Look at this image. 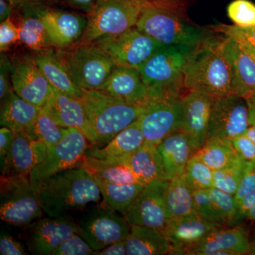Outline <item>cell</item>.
I'll return each mask as SVG.
<instances>
[{
	"mask_svg": "<svg viewBox=\"0 0 255 255\" xmlns=\"http://www.w3.org/2000/svg\"><path fill=\"white\" fill-rule=\"evenodd\" d=\"M101 191L93 174L81 165L51 176L42 184L39 199L44 214L58 217L98 202Z\"/></svg>",
	"mask_w": 255,
	"mask_h": 255,
	"instance_id": "6da1fadb",
	"label": "cell"
},
{
	"mask_svg": "<svg viewBox=\"0 0 255 255\" xmlns=\"http://www.w3.org/2000/svg\"><path fill=\"white\" fill-rule=\"evenodd\" d=\"M197 46L163 45L138 68L148 87L145 102L181 99L187 93L184 73Z\"/></svg>",
	"mask_w": 255,
	"mask_h": 255,
	"instance_id": "7a4b0ae2",
	"label": "cell"
},
{
	"mask_svg": "<svg viewBox=\"0 0 255 255\" xmlns=\"http://www.w3.org/2000/svg\"><path fill=\"white\" fill-rule=\"evenodd\" d=\"M186 90L201 92L214 99L232 93V72L221 39L206 38L196 47L184 73Z\"/></svg>",
	"mask_w": 255,
	"mask_h": 255,
	"instance_id": "3957f363",
	"label": "cell"
},
{
	"mask_svg": "<svg viewBox=\"0 0 255 255\" xmlns=\"http://www.w3.org/2000/svg\"><path fill=\"white\" fill-rule=\"evenodd\" d=\"M136 27L162 45L198 46L206 38L174 0H143Z\"/></svg>",
	"mask_w": 255,
	"mask_h": 255,
	"instance_id": "277c9868",
	"label": "cell"
},
{
	"mask_svg": "<svg viewBox=\"0 0 255 255\" xmlns=\"http://www.w3.org/2000/svg\"><path fill=\"white\" fill-rule=\"evenodd\" d=\"M80 100L98 147L107 145L119 132L138 120L145 109L144 104H128L102 90L83 91Z\"/></svg>",
	"mask_w": 255,
	"mask_h": 255,
	"instance_id": "5b68a950",
	"label": "cell"
},
{
	"mask_svg": "<svg viewBox=\"0 0 255 255\" xmlns=\"http://www.w3.org/2000/svg\"><path fill=\"white\" fill-rule=\"evenodd\" d=\"M143 0H96L87 14L86 29L77 44L94 43L136 26Z\"/></svg>",
	"mask_w": 255,
	"mask_h": 255,
	"instance_id": "8992f818",
	"label": "cell"
},
{
	"mask_svg": "<svg viewBox=\"0 0 255 255\" xmlns=\"http://www.w3.org/2000/svg\"><path fill=\"white\" fill-rule=\"evenodd\" d=\"M43 214L39 191L32 185L29 175L1 176V221L16 227L28 228Z\"/></svg>",
	"mask_w": 255,
	"mask_h": 255,
	"instance_id": "52a82bcc",
	"label": "cell"
},
{
	"mask_svg": "<svg viewBox=\"0 0 255 255\" xmlns=\"http://www.w3.org/2000/svg\"><path fill=\"white\" fill-rule=\"evenodd\" d=\"M82 91L101 90L117 65L95 43L76 44L60 53Z\"/></svg>",
	"mask_w": 255,
	"mask_h": 255,
	"instance_id": "ba28073f",
	"label": "cell"
},
{
	"mask_svg": "<svg viewBox=\"0 0 255 255\" xmlns=\"http://www.w3.org/2000/svg\"><path fill=\"white\" fill-rule=\"evenodd\" d=\"M87 140L78 128H65L60 141L47 147L46 158L30 173L33 187L39 191L43 182L51 176L80 165L88 149Z\"/></svg>",
	"mask_w": 255,
	"mask_h": 255,
	"instance_id": "9c48e42d",
	"label": "cell"
},
{
	"mask_svg": "<svg viewBox=\"0 0 255 255\" xmlns=\"http://www.w3.org/2000/svg\"><path fill=\"white\" fill-rule=\"evenodd\" d=\"M94 43L116 65L137 69L163 46L136 26L120 34L102 37Z\"/></svg>",
	"mask_w": 255,
	"mask_h": 255,
	"instance_id": "30bf717a",
	"label": "cell"
},
{
	"mask_svg": "<svg viewBox=\"0 0 255 255\" xmlns=\"http://www.w3.org/2000/svg\"><path fill=\"white\" fill-rule=\"evenodd\" d=\"M78 234L94 251L104 249L115 242L127 239L130 226L110 208H97L82 216Z\"/></svg>",
	"mask_w": 255,
	"mask_h": 255,
	"instance_id": "8fae6325",
	"label": "cell"
},
{
	"mask_svg": "<svg viewBox=\"0 0 255 255\" xmlns=\"http://www.w3.org/2000/svg\"><path fill=\"white\" fill-rule=\"evenodd\" d=\"M250 127L249 110L244 97L228 95L215 99L210 117L208 139L232 141Z\"/></svg>",
	"mask_w": 255,
	"mask_h": 255,
	"instance_id": "7c38bea8",
	"label": "cell"
},
{
	"mask_svg": "<svg viewBox=\"0 0 255 255\" xmlns=\"http://www.w3.org/2000/svg\"><path fill=\"white\" fill-rule=\"evenodd\" d=\"M182 99L144 103L145 111L137 121L145 143L157 146L165 137L180 130L183 117Z\"/></svg>",
	"mask_w": 255,
	"mask_h": 255,
	"instance_id": "4fadbf2b",
	"label": "cell"
},
{
	"mask_svg": "<svg viewBox=\"0 0 255 255\" xmlns=\"http://www.w3.org/2000/svg\"><path fill=\"white\" fill-rule=\"evenodd\" d=\"M169 181L148 183L124 216L130 226H147L163 232L170 218L165 202Z\"/></svg>",
	"mask_w": 255,
	"mask_h": 255,
	"instance_id": "5bb4252c",
	"label": "cell"
},
{
	"mask_svg": "<svg viewBox=\"0 0 255 255\" xmlns=\"http://www.w3.org/2000/svg\"><path fill=\"white\" fill-rule=\"evenodd\" d=\"M28 7L43 21L53 47L71 48L78 43L86 29L87 16L54 9L41 3Z\"/></svg>",
	"mask_w": 255,
	"mask_h": 255,
	"instance_id": "9a60e30c",
	"label": "cell"
},
{
	"mask_svg": "<svg viewBox=\"0 0 255 255\" xmlns=\"http://www.w3.org/2000/svg\"><path fill=\"white\" fill-rule=\"evenodd\" d=\"M13 89L23 100L43 107L48 102L53 87L38 68L33 55H23L12 61Z\"/></svg>",
	"mask_w": 255,
	"mask_h": 255,
	"instance_id": "2e32d148",
	"label": "cell"
},
{
	"mask_svg": "<svg viewBox=\"0 0 255 255\" xmlns=\"http://www.w3.org/2000/svg\"><path fill=\"white\" fill-rule=\"evenodd\" d=\"M28 249L33 255H52L68 238L78 233V224L66 215L39 219L28 227Z\"/></svg>",
	"mask_w": 255,
	"mask_h": 255,
	"instance_id": "e0dca14e",
	"label": "cell"
},
{
	"mask_svg": "<svg viewBox=\"0 0 255 255\" xmlns=\"http://www.w3.org/2000/svg\"><path fill=\"white\" fill-rule=\"evenodd\" d=\"M182 102L183 117L180 130L187 134L196 152L207 141L214 99L201 92L189 91L182 97Z\"/></svg>",
	"mask_w": 255,
	"mask_h": 255,
	"instance_id": "ac0fdd59",
	"label": "cell"
},
{
	"mask_svg": "<svg viewBox=\"0 0 255 255\" xmlns=\"http://www.w3.org/2000/svg\"><path fill=\"white\" fill-rule=\"evenodd\" d=\"M225 227L201 217L196 213L169 220L163 235L171 244L170 255H185L186 251L210 233Z\"/></svg>",
	"mask_w": 255,
	"mask_h": 255,
	"instance_id": "d6986e66",
	"label": "cell"
},
{
	"mask_svg": "<svg viewBox=\"0 0 255 255\" xmlns=\"http://www.w3.org/2000/svg\"><path fill=\"white\" fill-rule=\"evenodd\" d=\"M252 244L246 228L241 225L218 228L186 251L191 255L250 254Z\"/></svg>",
	"mask_w": 255,
	"mask_h": 255,
	"instance_id": "ffe728a7",
	"label": "cell"
},
{
	"mask_svg": "<svg viewBox=\"0 0 255 255\" xmlns=\"http://www.w3.org/2000/svg\"><path fill=\"white\" fill-rule=\"evenodd\" d=\"M46 154L47 146L44 142L32 137L25 130H16L11 153L1 174L29 175L44 160Z\"/></svg>",
	"mask_w": 255,
	"mask_h": 255,
	"instance_id": "44dd1931",
	"label": "cell"
},
{
	"mask_svg": "<svg viewBox=\"0 0 255 255\" xmlns=\"http://www.w3.org/2000/svg\"><path fill=\"white\" fill-rule=\"evenodd\" d=\"M57 123L63 128H76L83 132L92 145H97L85 108L80 99L72 97L53 88L48 102L43 106Z\"/></svg>",
	"mask_w": 255,
	"mask_h": 255,
	"instance_id": "7402d4cb",
	"label": "cell"
},
{
	"mask_svg": "<svg viewBox=\"0 0 255 255\" xmlns=\"http://www.w3.org/2000/svg\"><path fill=\"white\" fill-rule=\"evenodd\" d=\"M232 72V93L246 98L255 93V60L233 38L221 39Z\"/></svg>",
	"mask_w": 255,
	"mask_h": 255,
	"instance_id": "603a6c76",
	"label": "cell"
},
{
	"mask_svg": "<svg viewBox=\"0 0 255 255\" xmlns=\"http://www.w3.org/2000/svg\"><path fill=\"white\" fill-rule=\"evenodd\" d=\"M102 91L132 105H142L148 87L138 69L117 65L106 80Z\"/></svg>",
	"mask_w": 255,
	"mask_h": 255,
	"instance_id": "cb8c5ba5",
	"label": "cell"
},
{
	"mask_svg": "<svg viewBox=\"0 0 255 255\" xmlns=\"http://www.w3.org/2000/svg\"><path fill=\"white\" fill-rule=\"evenodd\" d=\"M157 148L163 163L166 181L184 174L189 159L196 153L190 139L180 130L165 137Z\"/></svg>",
	"mask_w": 255,
	"mask_h": 255,
	"instance_id": "d4e9b609",
	"label": "cell"
},
{
	"mask_svg": "<svg viewBox=\"0 0 255 255\" xmlns=\"http://www.w3.org/2000/svg\"><path fill=\"white\" fill-rule=\"evenodd\" d=\"M34 58L41 73L53 88L72 97L81 98L83 91L74 82L60 52L55 53L54 50L48 48L38 52Z\"/></svg>",
	"mask_w": 255,
	"mask_h": 255,
	"instance_id": "484cf974",
	"label": "cell"
},
{
	"mask_svg": "<svg viewBox=\"0 0 255 255\" xmlns=\"http://www.w3.org/2000/svg\"><path fill=\"white\" fill-rule=\"evenodd\" d=\"M145 144L138 121L134 122L112 139L105 147H88L85 155L97 159H110L127 157Z\"/></svg>",
	"mask_w": 255,
	"mask_h": 255,
	"instance_id": "4316f807",
	"label": "cell"
},
{
	"mask_svg": "<svg viewBox=\"0 0 255 255\" xmlns=\"http://www.w3.org/2000/svg\"><path fill=\"white\" fill-rule=\"evenodd\" d=\"M126 246L127 255H164L170 254L172 249L161 231L142 226H130Z\"/></svg>",
	"mask_w": 255,
	"mask_h": 255,
	"instance_id": "83f0119b",
	"label": "cell"
},
{
	"mask_svg": "<svg viewBox=\"0 0 255 255\" xmlns=\"http://www.w3.org/2000/svg\"><path fill=\"white\" fill-rule=\"evenodd\" d=\"M41 108L12 92L1 102L0 125L13 131L28 130L34 123Z\"/></svg>",
	"mask_w": 255,
	"mask_h": 255,
	"instance_id": "f1b7e54d",
	"label": "cell"
},
{
	"mask_svg": "<svg viewBox=\"0 0 255 255\" xmlns=\"http://www.w3.org/2000/svg\"><path fill=\"white\" fill-rule=\"evenodd\" d=\"M127 162L142 184L153 181H166L162 158L157 146L145 143L131 155Z\"/></svg>",
	"mask_w": 255,
	"mask_h": 255,
	"instance_id": "f546056e",
	"label": "cell"
},
{
	"mask_svg": "<svg viewBox=\"0 0 255 255\" xmlns=\"http://www.w3.org/2000/svg\"><path fill=\"white\" fill-rule=\"evenodd\" d=\"M80 165L88 169L94 176L114 184L141 183L127 163V157L101 159L85 155Z\"/></svg>",
	"mask_w": 255,
	"mask_h": 255,
	"instance_id": "4dcf8cb0",
	"label": "cell"
},
{
	"mask_svg": "<svg viewBox=\"0 0 255 255\" xmlns=\"http://www.w3.org/2000/svg\"><path fill=\"white\" fill-rule=\"evenodd\" d=\"M94 177L100 187L101 194L107 207L118 211L124 216L127 214L145 186L141 183L114 184L96 176Z\"/></svg>",
	"mask_w": 255,
	"mask_h": 255,
	"instance_id": "1f68e13d",
	"label": "cell"
},
{
	"mask_svg": "<svg viewBox=\"0 0 255 255\" xmlns=\"http://www.w3.org/2000/svg\"><path fill=\"white\" fill-rule=\"evenodd\" d=\"M193 191L184 174L169 181L165 202L170 219L196 213Z\"/></svg>",
	"mask_w": 255,
	"mask_h": 255,
	"instance_id": "d6a6232c",
	"label": "cell"
},
{
	"mask_svg": "<svg viewBox=\"0 0 255 255\" xmlns=\"http://www.w3.org/2000/svg\"><path fill=\"white\" fill-rule=\"evenodd\" d=\"M195 155L214 170L232 167L243 159L235 150L232 141L215 137L208 139Z\"/></svg>",
	"mask_w": 255,
	"mask_h": 255,
	"instance_id": "836d02e7",
	"label": "cell"
},
{
	"mask_svg": "<svg viewBox=\"0 0 255 255\" xmlns=\"http://www.w3.org/2000/svg\"><path fill=\"white\" fill-rule=\"evenodd\" d=\"M24 16L18 24L19 41L25 46L37 52L53 47L48 37L44 23L29 7H23Z\"/></svg>",
	"mask_w": 255,
	"mask_h": 255,
	"instance_id": "e575fe53",
	"label": "cell"
},
{
	"mask_svg": "<svg viewBox=\"0 0 255 255\" xmlns=\"http://www.w3.org/2000/svg\"><path fill=\"white\" fill-rule=\"evenodd\" d=\"M66 128L57 123L46 107H43L34 123L26 130L29 135L46 144L47 147L56 145L63 137Z\"/></svg>",
	"mask_w": 255,
	"mask_h": 255,
	"instance_id": "d590c367",
	"label": "cell"
},
{
	"mask_svg": "<svg viewBox=\"0 0 255 255\" xmlns=\"http://www.w3.org/2000/svg\"><path fill=\"white\" fill-rule=\"evenodd\" d=\"M184 174L193 190L214 187V169L195 154L189 159Z\"/></svg>",
	"mask_w": 255,
	"mask_h": 255,
	"instance_id": "8d00e7d4",
	"label": "cell"
},
{
	"mask_svg": "<svg viewBox=\"0 0 255 255\" xmlns=\"http://www.w3.org/2000/svg\"><path fill=\"white\" fill-rule=\"evenodd\" d=\"M246 161L241 162L228 168L214 170V187L234 195L237 192Z\"/></svg>",
	"mask_w": 255,
	"mask_h": 255,
	"instance_id": "74e56055",
	"label": "cell"
},
{
	"mask_svg": "<svg viewBox=\"0 0 255 255\" xmlns=\"http://www.w3.org/2000/svg\"><path fill=\"white\" fill-rule=\"evenodd\" d=\"M210 196L225 226L234 227L236 216V200L234 195L212 187L209 189Z\"/></svg>",
	"mask_w": 255,
	"mask_h": 255,
	"instance_id": "f35d334b",
	"label": "cell"
},
{
	"mask_svg": "<svg viewBox=\"0 0 255 255\" xmlns=\"http://www.w3.org/2000/svg\"><path fill=\"white\" fill-rule=\"evenodd\" d=\"M228 17L236 26H255V4L249 0H234L228 4Z\"/></svg>",
	"mask_w": 255,
	"mask_h": 255,
	"instance_id": "ab89813d",
	"label": "cell"
},
{
	"mask_svg": "<svg viewBox=\"0 0 255 255\" xmlns=\"http://www.w3.org/2000/svg\"><path fill=\"white\" fill-rule=\"evenodd\" d=\"M194 196V207L196 214L211 222L225 226L220 217L217 210L210 196L209 189H196L193 191Z\"/></svg>",
	"mask_w": 255,
	"mask_h": 255,
	"instance_id": "60d3db41",
	"label": "cell"
},
{
	"mask_svg": "<svg viewBox=\"0 0 255 255\" xmlns=\"http://www.w3.org/2000/svg\"><path fill=\"white\" fill-rule=\"evenodd\" d=\"M212 31L233 38L239 43L255 47V26L241 27L236 25L216 24L211 26Z\"/></svg>",
	"mask_w": 255,
	"mask_h": 255,
	"instance_id": "b9f144b4",
	"label": "cell"
},
{
	"mask_svg": "<svg viewBox=\"0 0 255 255\" xmlns=\"http://www.w3.org/2000/svg\"><path fill=\"white\" fill-rule=\"evenodd\" d=\"M93 253L90 245L80 235L75 233L62 243L52 255H88Z\"/></svg>",
	"mask_w": 255,
	"mask_h": 255,
	"instance_id": "7bdbcfd3",
	"label": "cell"
},
{
	"mask_svg": "<svg viewBox=\"0 0 255 255\" xmlns=\"http://www.w3.org/2000/svg\"><path fill=\"white\" fill-rule=\"evenodd\" d=\"M236 219L234 226L241 225L245 221H251L255 223V190L248 193L236 201Z\"/></svg>",
	"mask_w": 255,
	"mask_h": 255,
	"instance_id": "ee69618b",
	"label": "cell"
},
{
	"mask_svg": "<svg viewBox=\"0 0 255 255\" xmlns=\"http://www.w3.org/2000/svg\"><path fill=\"white\" fill-rule=\"evenodd\" d=\"M0 58V100L1 102L14 91L11 83L12 61L3 53H1Z\"/></svg>",
	"mask_w": 255,
	"mask_h": 255,
	"instance_id": "f6af8a7d",
	"label": "cell"
},
{
	"mask_svg": "<svg viewBox=\"0 0 255 255\" xmlns=\"http://www.w3.org/2000/svg\"><path fill=\"white\" fill-rule=\"evenodd\" d=\"M19 41L18 25L15 24L11 18L0 23V50L4 53L11 46Z\"/></svg>",
	"mask_w": 255,
	"mask_h": 255,
	"instance_id": "bcb514c9",
	"label": "cell"
},
{
	"mask_svg": "<svg viewBox=\"0 0 255 255\" xmlns=\"http://www.w3.org/2000/svg\"><path fill=\"white\" fill-rule=\"evenodd\" d=\"M255 190V162H246L241 183L236 194V200L241 199L248 193Z\"/></svg>",
	"mask_w": 255,
	"mask_h": 255,
	"instance_id": "7dc6e473",
	"label": "cell"
},
{
	"mask_svg": "<svg viewBox=\"0 0 255 255\" xmlns=\"http://www.w3.org/2000/svg\"><path fill=\"white\" fill-rule=\"evenodd\" d=\"M232 144L238 155L246 162H255V143L246 135L236 137Z\"/></svg>",
	"mask_w": 255,
	"mask_h": 255,
	"instance_id": "c3c4849f",
	"label": "cell"
},
{
	"mask_svg": "<svg viewBox=\"0 0 255 255\" xmlns=\"http://www.w3.org/2000/svg\"><path fill=\"white\" fill-rule=\"evenodd\" d=\"M14 141V131L6 127L0 129V167L1 172L7 162Z\"/></svg>",
	"mask_w": 255,
	"mask_h": 255,
	"instance_id": "681fc988",
	"label": "cell"
},
{
	"mask_svg": "<svg viewBox=\"0 0 255 255\" xmlns=\"http://www.w3.org/2000/svg\"><path fill=\"white\" fill-rule=\"evenodd\" d=\"M0 254L1 255H26L21 243L10 235L9 233L1 231L0 236Z\"/></svg>",
	"mask_w": 255,
	"mask_h": 255,
	"instance_id": "f907efd6",
	"label": "cell"
},
{
	"mask_svg": "<svg viewBox=\"0 0 255 255\" xmlns=\"http://www.w3.org/2000/svg\"><path fill=\"white\" fill-rule=\"evenodd\" d=\"M94 255H127V246L126 240L115 242L104 249L98 251H94Z\"/></svg>",
	"mask_w": 255,
	"mask_h": 255,
	"instance_id": "816d5d0a",
	"label": "cell"
},
{
	"mask_svg": "<svg viewBox=\"0 0 255 255\" xmlns=\"http://www.w3.org/2000/svg\"><path fill=\"white\" fill-rule=\"evenodd\" d=\"M67 5L87 14L92 9L96 0H52Z\"/></svg>",
	"mask_w": 255,
	"mask_h": 255,
	"instance_id": "f5cc1de1",
	"label": "cell"
},
{
	"mask_svg": "<svg viewBox=\"0 0 255 255\" xmlns=\"http://www.w3.org/2000/svg\"><path fill=\"white\" fill-rule=\"evenodd\" d=\"M14 8L7 0H0V22L11 18Z\"/></svg>",
	"mask_w": 255,
	"mask_h": 255,
	"instance_id": "db71d44e",
	"label": "cell"
},
{
	"mask_svg": "<svg viewBox=\"0 0 255 255\" xmlns=\"http://www.w3.org/2000/svg\"><path fill=\"white\" fill-rule=\"evenodd\" d=\"M248 103V110H249L250 125L255 123V93L246 97Z\"/></svg>",
	"mask_w": 255,
	"mask_h": 255,
	"instance_id": "11a10c76",
	"label": "cell"
},
{
	"mask_svg": "<svg viewBox=\"0 0 255 255\" xmlns=\"http://www.w3.org/2000/svg\"><path fill=\"white\" fill-rule=\"evenodd\" d=\"M14 7L23 8L32 5L41 4L44 0H7Z\"/></svg>",
	"mask_w": 255,
	"mask_h": 255,
	"instance_id": "9f6ffc18",
	"label": "cell"
},
{
	"mask_svg": "<svg viewBox=\"0 0 255 255\" xmlns=\"http://www.w3.org/2000/svg\"><path fill=\"white\" fill-rule=\"evenodd\" d=\"M245 135L249 137L250 139H251L255 143V123L250 125V127L248 128Z\"/></svg>",
	"mask_w": 255,
	"mask_h": 255,
	"instance_id": "6f0895ef",
	"label": "cell"
},
{
	"mask_svg": "<svg viewBox=\"0 0 255 255\" xmlns=\"http://www.w3.org/2000/svg\"><path fill=\"white\" fill-rule=\"evenodd\" d=\"M238 43H239V42H238ZM239 43L241 44L242 48L246 50V52H248L250 55H251L253 58L255 60V47L252 46L251 45L246 44V43Z\"/></svg>",
	"mask_w": 255,
	"mask_h": 255,
	"instance_id": "680465c9",
	"label": "cell"
},
{
	"mask_svg": "<svg viewBox=\"0 0 255 255\" xmlns=\"http://www.w3.org/2000/svg\"><path fill=\"white\" fill-rule=\"evenodd\" d=\"M250 254L255 255V244H252L251 251V253H250Z\"/></svg>",
	"mask_w": 255,
	"mask_h": 255,
	"instance_id": "91938a15",
	"label": "cell"
}]
</instances>
